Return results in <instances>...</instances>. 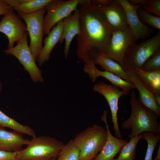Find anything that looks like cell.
Here are the masks:
<instances>
[{"label":"cell","mask_w":160,"mask_h":160,"mask_svg":"<svg viewBox=\"0 0 160 160\" xmlns=\"http://www.w3.org/2000/svg\"><path fill=\"white\" fill-rule=\"evenodd\" d=\"M77 9L80 32L76 36L77 56L85 64L94 63L97 56L104 54L112 31L91 0H81Z\"/></svg>","instance_id":"obj_1"},{"label":"cell","mask_w":160,"mask_h":160,"mask_svg":"<svg viewBox=\"0 0 160 160\" xmlns=\"http://www.w3.org/2000/svg\"><path fill=\"white\" fill-rule=\"evenodd\" d=\"M130 103L131 108L130 116L122 123L121 126L123 129H131L129 138L130 139L146 132L159 135L160 123L158 118L159 116L140 103L134 91L130 92Z\"/></svg>","instance_id":"obj_2"},{"label":"cell","mask_w":160,"mask_h":160,"mask_svg":"<svg viewBox=\"0 0 160 160\" xmlns=\"http://www.w3.org/2000/svg\"><path fill=\"white\" fill-rule=\"evenodd\" d=\"M107 135L106 129L96 124L78 134L72 141L79 151L80 160H93L103 148Z\"/></svg>","instance_id":"obj_3"},{"label":"cell","mask_w":160,"mask_h":160,"mask_svg":"<svg viewBox=\"0 0 160 160\" xmlns=\"http://www.w3.org/2000/svg\"><path fill=\"white\" fill-rule=\"evenodd\" d=\"M64 143L49 136L32 137L27 147L17 152V160H43L57 158Z\"/></svg>","instance_id":"obj_4"},{"label":"cell","mask_w":160,"mask_h":160,"mask_svg":"<svg viewBox=\"0 0 160 160\" xmlns=\"http://www.w3.org/2000/svg\"><path fill=\"white\" fill-rule=\"evenodd\" d=\"M160 50V31L154 36L140 43L132 44L125 54L123 64L127 71L140 69L145 63Z\"/></svg>","instance_id":"obj_5"},{"label":"cell","mask_w":160,"mask_h":160,"mask_svg":"<svg viewBox=\"0 0 160 160\" xmlns=\"http://www.w3.org/2000/svg\"><path fill=\"white\" fill-rule=\"evenodd\" d=\"M45 8L30 14L18 13L26 25L27 31L29 35V48L37 60L43 47L42 40L44 34L43 25Z\"/></svg>","instance_id":"obj_6"},{"label":"cell","mask_w":160,"mask_h":160,"mask_svg":"<svg viewBox=\"0 0 160 160\" xmlns=\"http://www.w3.org/2000/svg\"><path fill=\"white\" fill-rule=\"evenodd\" d=\"M28 36L26 31L15 46L7 49L4 52L15 56L29 73L33 82H43L41 71L36 65L28 44Z\"/></svg>","instance_id":"obj_7"},{"label":"cell","mask_w":160,"mask_h":160,"mask_svg":"<svg viewBox=\"0 0 160 160\" xmlns=\"http://www.w3.org/2000/svg\"><path fill=\"white\" fill-rule=\"evenodd\" d=\"M81 0H51L45 7L47 13L43 19L44 34L47 35L59 22L70 15Z\"/></svg>","instance_id":"obj_8"},{"label":"cell","mask_w":160,"mask_h":160,"mask_svg":"<svg viewBox=\"0 0 160 160\" xmlns=\"http://www.w3.org/2000/svg\"><path fill=\"white\" fill-rule=\"evenodd\" d=\"M135 41L134 35L129 27L113 31L103 55L116 62L124 70L123 61L125 54L129 47Z\"/></svg>","instance_id":"obj_9"},{"label":"cell","mask_w":160,"mask_h":160,"mask_svg":"<svg viewBox=\"0 0 160 160\" xmlns=\"http://www.w3.org/2000/svg\"><path fill=\"white\" fill-rule=\"evenodd\" d=\"M92 89L94 91L102 95L108 102L111 111L115 136L117 138L121 139L122 136L119 127L117 115L118 102L121 97L128 94L122 90H120L117 87L102 82L95 84Z\"/></svg>","instance_id":"obj_10"},{"label":"cell","mask_w":160,"mask_h":160,"mask_svg":"<svg viewBox=\"0 0 160 160\" xmlns=\"http://www.w3.org/2000/svg\"><path fill=\"white\" fill-rule=\"evenodd\" d=\"M26 31L25 23L14 10L1 17L0 21V32L4 34L8 39V49L13 47L15 42L17 43Z\"/></svg>","instance_id":"obj_11"},{"label":"cell","mask_w":160,"mask_h":160,"mask_svg":"<svg viewBox=\"0 0 160 160\" xmlns=\"http://www.w3.org/2000/svg\"><path fill=\"white\" fill-rule=\"evenodd\" d=\"M117 1L124 10L128 27L134 35L135 41L149 36L153 32L152 29L143 23L137 14V10L140 5L132 4L127 0Z\"/></svg>","instance_id":"obj_12"},{"label":"cell","mask_w":160,"mask_h":160,"mask_svg":"<svg viewBox=\"0 0 160 160\" xmlns=\"http://www.w3.org/2000/svg\"><path fill=\"white\" fill-rule=\"evenodd\" d=\"M93 5L103 16L112 32L128 27L125 13L117 0H113L110 4L103 7Z\"/></svg>","instance_id":"obj_13"},{"label":"cell","mask_w":160,"mask_h":160,"mask_svg":"<svg viewBox=\"0 0 160 160\" xmlns=\"http://www.w3.org/2000/svg\"><path fill=\"white\" fill-rule=\"evenodd\" d=\"M107 110H105L101 118L105 124L107 132L106 140L101 150L93 160H113L128 142L127 140L117 138L111 133L107 121Z\"/></svg>","instance_id":"obj_14"},{"label":"cell","mask_w":160,"mask_h":160,"mask_svg":"<svg viewBox=\"0 0 160 160\" xmlns=\"http://www.w3.org/2000/svg\"><path fill=\"white\" fill-rule=\"evenodd\" d=\"M83 69L93 82H95L99 77L101 76L106 79L112 85L121 89L128 94L131 90L135 88L134 84L132 82L126 81L109 72L100 71L93 63L85 64Z\"/></svg>","instance_id":"obj_15"},{"label":"cell","mask_w":160,"mask_h":160,"mask_svg":"<svg viewBox=\"0 0 160 160\" xmlns=\"http://www.w3.org/2000/svg\"><path fill=\"white\" fill-rule=\"evenodd\" d=\"M80 32L79 12L77 9L74 13L63 20V31L59 41L61 44L65 41L64 49L65 58L66 59L69 53L71 44L73 38Z\"/></svg>","instance_id":"obj_16"},{"label":"cell","mask_w":160,"mask_h":160,"mask_svg":"<svg viewBox=\"0 0 160 160\" xmlns=\"http://www.w3.org/2000/svg\"><path fill=\"white\" fill-rule=\"evenodd\" d=\"M30 140L25 139L22 134L15 131H8L4 127H0V150L17 152L24 145L29 143Z\"/></svg>","instance_id":"obj_17"},{"label":"cell","mask_w":160,"mask_h":160,"mask_svg":"<svg viewBox=\"0 0 160 160\" xmlns=\"http://www.w3.org/2000/svg\"><path fill=\"white\" fill-rule=\"evenodd\" d=\"M132 82L135 85L139 94L138 100L144 107L160 116V106L156 103L154 93L150 91L142 84L139 76L134 71L127 72Z\"/></svg>","instance_id":"obj_18"},{"label":"cell","mask_w":160,"mask_h":160,"mask_svg":"<svg viewBox=\"0 0 160 160\" xmlns=\"http://www.w3.org/2000/svg\"><path fill=\"white\" fill-rule=\"evenodd\" d=\"M63 26V20L59 22L52 28L44 39V45L37 60L40 65L49 60L52 50L60 39Z\"/></svg>","instance_id":"obj_19"},{"label":"cell","mask_w":160,"mask_h":160,"mask_svg":"<svg viewBox=\"0 0 160 160\" xmlns=\"http://www.w3.org/2000/svg\"><path fill=\"white\" fill-rule=\"evenodd\" d=\"M18 13L30 14L45 8L51 0H4Z\"/></svg>","instance_id":"obj_20"},{"label":"cell","mask_w":160,"mask_h":160,"mask_svg":"<svg viewBox=\"0 0 160 160\" xmlns=\"http://www.w3.org/2000/svg\"><path fill=\"white\" fill-rule=\"evenodd\" d=\"M94 63L100 65L105 71L109 72L122 79L131 82L127 72L119 63L102 55H100L95 59Z\"/></svg>","instance_id":"obj_21"},{"label":"cell","mask_w":160,"mask_h":160,"mask_svg":"<svg viewBox=\"0 0 160 160\" xmlns=\"http://www.w3.org/2000/svg\"><path fill=\"white\" fill-rule=\"evenodd\" d=\"M134 71L144 87L153 93L160 94V71H145L139 69Z\"/></svg>","instance_id":"obj_22"},{"label":"cell","mask_w":160,"mask_h":160,"mask_svg":"<svg viewBox=\"0 0 160 160\" xmlns=\"http://www.w3.org/2000/svg\"><path fill=\"white\" fill-rule=\"evenodd\" d=\"M0 127H7L22 134L33 137L36 136L35 131L30 127L24 125L8 116L0 110Z\"/></svg>","instance_id":"obj_23"},{"label":"cell","mask_w":160,"mask_h":160,"mask_svg":"<svg viewBox=\"0 0 160 160\" xmlns=\"http://www.w3.org/2000/svg\"><path fill=\"white\" fill-rule=\"evenodd\" d=\"M141 139L142 134L130 139L122 148L118 157L113 160H135L136 146Z\"/></svg>","instance_id":"obj_24"},{"label":"cell","mask_w":160,"mask_h":160,"mask_svg":"<svg viewBox=\"0 0 160 160\" xmlns=\"http://www.w3.org/2000/svg\"><path fill=\"white\" fill-rule=\"evenodd\" d=\"M56 160H80L79 151L74 145L72 140L65 144Z\"/></svg>","instance_id":"obj_25"},{"label":"cell","mask_w":160,"mask_h":160,"mask_svg":"<svg viewBox=\"0 0 160 160\" xmlns=\"http://www.w3.org/2000/svg\"><path fill=\"white\" fill-rule=\"evenodd\" d=\"M129 1L133 5H140V7L146 11L160 17V0H130Z\"/></svg>","instance_id":"obj_26"},{"label":"cell","mask_w":160,"mask_h":160,"mask_svg":"<svg viewBox=\"0 0 160 160\" xmlns=\"http://www.w3.org/2000/svg\"><path fill=\"white\" fill-rule=\"evenodd\" d=\"M142 134V139L145 140L148 143V147L144 160H153L152 156L153 151L160 140L159 134L151 132H146Z\"/></svg>","instance_id":"obj_27"},{"label":"cell","mask_w":160,"mask_h":160,"mask_svg":"<svg viewBox=\"0 0 160 160\" xmlns=\"http://www.w3.org/2000/svg\"><path fill=\"white\" fill-rule=\"evenodd\" d=\"M137 12L139 18L143 23L148 24L153 28L160 31V17L146 11L140 6L138 9Z\"/></svg>","instance_id":"obj_28"},{"label":"cell","mask_w":160,"mask_h":160,"mask_svg":"<svg viewBox=\"0 0 160 160\" xmlns=\"http://www.w3.org/2000/svg\"><path fill=\"white\" fill-rule=\"evenodd\" d=\"M140 69L145 71H160V50L151 56Z\"/></svg>","instance_id":"obj_29"},{"label":"cell","mask_w":160,"mask_h":160,"mask_svg":"<svg viewBox=\"0 0 160 160\" xmlns=\"http://www.w3.org/2000/svg\"><path fill=\"white\" fill-rule=\"evenodd\" d=\"M17 152H12L0 150V160H17Z\"/></svg>","instance_id":"obj_30"},{"label":"cell","mask_w":160,"mask_h":160,"mask_svg":"<svg viewBox=\"0 0 160 160\" xmlns=\"http://www.w3.org/2000/svg\"><path fill=\"white\" fill-rule=\"evenodd\" d=\"M14 10L4 0H0V15H4Z\"/></svg>","instance_id":"obj_31"},{"label":"cell","mask_w":160,"mask_h":160,"mask_svg":"<svg viewBox=\"0 0 160 160\" xmlns=\"http://www.w3.org/2000/svg\"><path fill=\"white\" fill-rule=\"evenodd\" d=\"M154 94L156 103L160 106V94L155 93Z\"/></svg>","instance_id":"obj_32"},{"label":"cell","mask_w":160,"mask_h":160,"mask_svg":"<svg viewBox=\"0 0 160 160\" xmlns=\"http://www.w3.org/2000/svg\"><path fill=\"white\" fill-rule=\"evenodd\" d=\"M153 160H160V146H159L157 151V154L155 159Z\"/></svg>","instance_id":"obj_33"},{"label":"cell","mask_w":160,"mask_h":160,"mask_svg":"<svg viewBox=\"0 0 160 160\" xmlns=\"http://www.w3.org/2000/svg\"><path fill=\"white\" fill-rule=\"evenodd\" d=\"M56 158H51L50 159L43 160H56Z\"/></svg>","instance_id":"obj_34"},{"label":"cell","mask_w":160,"mask_h":160,"mask_svg":"<svg viewBox=\"0 0 160 160\" xmlns=\"http://www.w3.org/2000/svg\"><path fill=\"white\" fill-rule=\"evenodd\" d=\"M2 84L1 82L0 81V93L1 92L2 89Z\"/></svg>","instance_id":"obj_35"}]
</instances>
